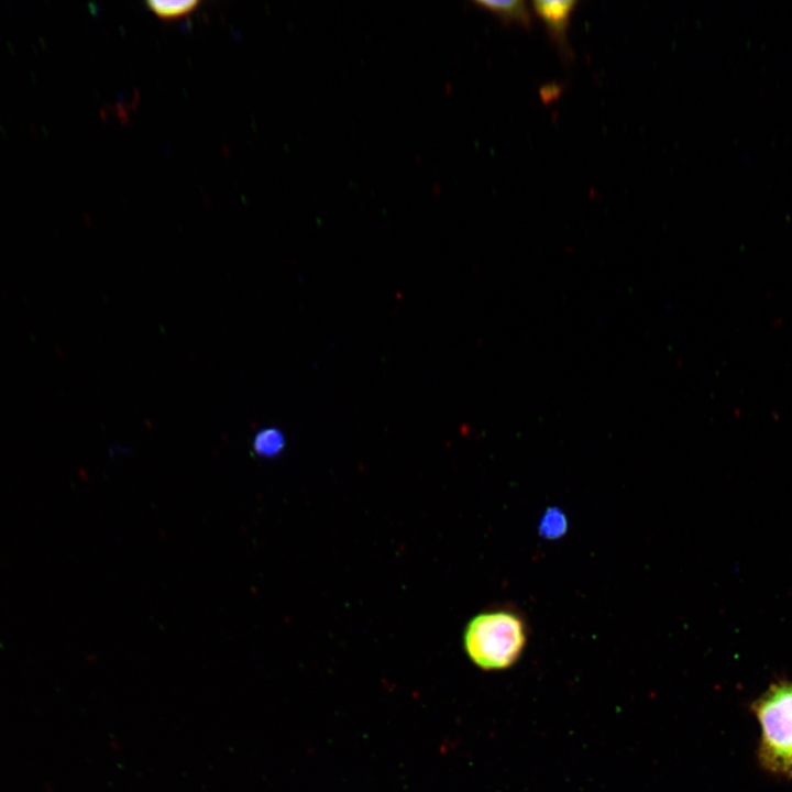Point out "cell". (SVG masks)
I'll use <instances>...</instances> for the list:
<instances>
[{
	"label": "cell",
	"mask_w": 792,
	"mask_h": 792,
	"mask_svg": "<svg viewBox=\"0 0 792 792\" xmlns=\"http://www.w3.org/2000/svg\"><path fill=\"white\" fill-rule=\"evenodd\" d=\"M527 638V622L517 609L492 607L469 620L463 632V647L477 668L505 670L518 661Z\"/></svg>",
	"instance_id": "obj_1"
},
{
	"label": "cell",
	"mask_w": 792,
	"mask_h": 792,
	"mask_svg": "<svg viewBox=\"0 0 792 792\" xmlns=\"http://www.w3.org/2000/svg\"><path fill=\"white\" fill-rule=\"evenodd\" d=\"M752 708L761 726V765L776 774L792 777V682L771 685Z\"/></svg>",
	"instance_id": "obj_2"
},
{
	"label": "cell",
	"mask_w": 792,
	"mask_h": 792,
	"mask_svg": "<svg viewBox=\"0 0 792 792\" xmlns=\"http://www.w3.org/2000/svg\"><path fill=\"white\" fill-rule=\"evenodd\" d=\"M532 9L543 21L547 31L565 58H571V48L566 32L571 14L576 6L573 0H538L534 1Z\"/></svg>",
	"instance_id": "obj_3"
},
{
	"label": "cell",
	"mask_w": 792,
	"mask_h": 792,
	"mask_svg": "<svg viewBox=\"0 0 792 792\" xmlns=\"http://www.w3.org/2000/svg\"><path fill=\"white\" fill-rule=\"evenodd\" d=\"M475 4L497 15L505 23L515 22L528 29L532 24V16L526 1L481 0L476 1Z\"/></svg>",
	"instance_id": "obj_4"
},
{
	"label": "cell",
	"mask_w": 792,
	"mask_h": 792,
	"mask_svg": "<svg viewBox=\"0 0 792 792\" xmlns=\"http://www.w3.org/2000/svg\"><path fill=\"white\" fill-rule=\"evenodd\" d=\"M285 448V437L276 428H266L258 431L253 440V450L263 458H274Z\"/></svg>",
	"instance_id": "obj_5"
},
{
	"label": "cell",
	"mask_w": 792,
	"mask_h": 792,
	"mask_svg": "<svg viewBox=\"0 0 792 792\" xmlns=\"http://www.w3.org/2000/svg\"><path fill=\"white\" fill-rule=\"evenodd\" d=\"M145 4L158 18L169 20L189 14L200 2L198 0H147Z\"/></svg>",
	"instance_id": "obj_6"
},
{
	"label": "cell",
	"mask_w": 792,
	"mask_h": 792,
	"mask_svg": "<svg viewBox=\"0 0 792 792\" xmlns=\"http://www.w3.org/2000/svg\"><path fill=\"white\" fill-rule=\"evenodd\" d=\"M568 529V519L564 513L556 507L548 508L539 522V534L547 539L562 537Z\"/></svg>",
	"instance_id": "obj_7"
}]
</instances>
